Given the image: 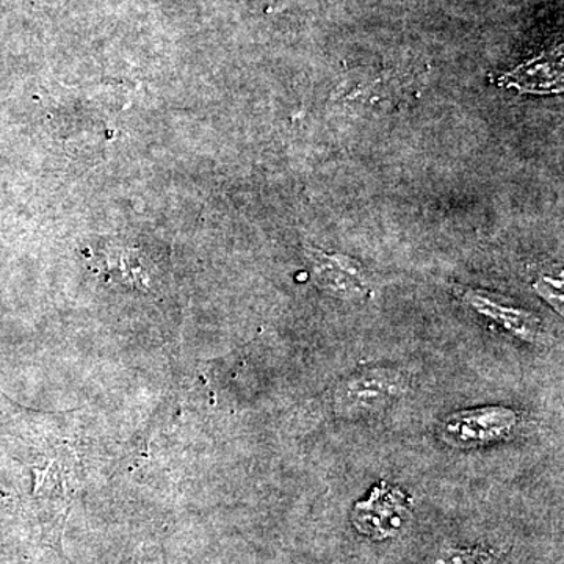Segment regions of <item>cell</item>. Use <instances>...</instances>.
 <instances>
[{
    "label": "cell",
    "instance_id": "cell-1",
    "mask_svg": "<svg viewBox=\"0 0 564 564\" xmlns=\"http://www.w3.org/2000/svg\"><path fill=\"white\" fill-rule=\"evenodd\" d=\"M406 391V380L399 370L373 367L351 375L334 393V406L340 415L358 417L384 410Z\"/></svg>",
    "mask_w": 564,
    "mask_h": 564
},
{
    "label": "cell",
    "instance_id": "cell-2",
    "mask_svg": "<svg viewBox=\"0 0 564 564\" xmlns=\"http://www.w3.org/2000/svg\"><path fill=\"white\" fill-rule=\"evenodd\" d=\"M518 414L510 408L484 406L459 411L443 423L445 443L456 448H477L510 436Z\"/></svg>",
    "mask_w": 564,
    "mask_h": 564
},
{
    "label": "cell",
    "instance_id": "cell-3",
    "mask_svg": "<svg viewBox=\"0 0 564 564\" xmlns=\"http://www.w3.org/2000/svg\"><path fill=\"white\" fill-rule=\"evenodd\" d=\"M315 278L325 291L340 299H359L366 292L362 267L344 254H326L313 251Z\"/></svg>",
    "mask_w": 564,
    "mask_h": 564
},
{
    "label": "cell",
    "instance_id": "cell-5",
    "mask_svg": "<svg viewBox=\"0 0 564 564\" xmlns=\"http://www.w3.org/2000/svg\"><path fill=\"white\" fill-rule=\"evenodd\" d=\"M549 68H552V66H549V63L534 61L530 65L516 69L514 73L507 74L500 82L514 85V87L522 91L549 93V87H556L558 85V82L547 79V76L540 74Z\"/></svg>",
    "mask_w": 564,
    "mask_h": 564
},
{
    "label": "cell",
    "instance_id": "cell-4",
    "mask_svg": "<svg viewBox=\"0 0 564 564\" xmlns=\"http://www.w3.org/2000/svg\"><path fill=\"white\" fill-rule=\"evenodd\" d=\"M466 302L478 313L502 325L519 339L527 340V343H540L543 339V328H541L540 321L534 315L525 313V311L502 306V304L494 302L486 293L481 292L467 293Z\"/></svg>",
    "mask_w": 564,
    "mask_h": 564
}]
</instances>
